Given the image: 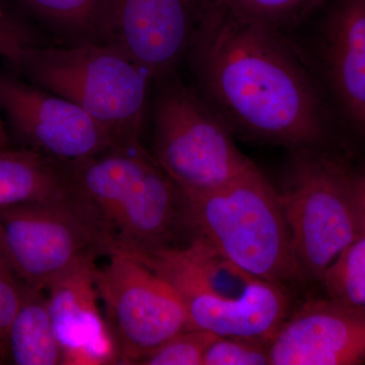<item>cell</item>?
<instances>
[{
  "mask_svg": "<svg viewBox=\"0 0 365 365\" xmlns=\"http://www.w3.org/2000/svg\"><path fill=\"white\" fill-rule=\"evenodd\" d=\"M245 20L280 31L307 16L322 0H212Z\"/></svg>",
  "mask_w": 365,
  "mask_h": 365,
  "instance_id": "d6986e66",
  "label": "cell"
},
{
  "mask_svg": "<svg viewBox=\"0 0 365 365\" xmlns=\"http://www.w3.org/2000/svg\"><path fill=\"white\" fill-rule=\"evenodd\" d=\"M131 255L176 290L188 329L270 342L288 316L285 287L247 272L199 240Z\"/></svg>",
  "mask_w": 365,
  "mask_h": 365,
  "instance_id": "7a4b0ae2",
  "label": "cell"
},
{
  "mask_svg": "<svg viewBox=\"0 0 365 365\" xmlns=\"http://www.w3.org/2000/svg\"><path fill=\"white\" fill-rule=\"evenodd\" d=\"M21 13L67 45L105 43L113 0H14Z\"/></svg>",
  "mask_w": 365,
  "mask_h": 365,
  "instance_id": "e0dca14e",
  "label": "cell"
},
{
  "mask_svg": "<svg viewBox=\"0 0 365 365\" xmlns=\"http://www.w3.org/2000/svg\"><path fill=\"white\" fill-rule=\"evenodd\" d=\"M96 261L97 257L79 262L46 288L66 365L119 364L116 343L98 304Z\"/></svg>",
  "mask_w": 365,
  "mask_h": 365,
  "instance_id": "7c38bea8",
  "label": "cell"
},
{
  "mask_svg": "<svg viewBox=\"0 0 365 365\" xmlns=\"http://www.w3.org/2000/svg\"><path fill=\"white\" fill-rule=\"evenodd\" d=\"M0 364H6L4 357H2L1 353H0Z\"/></svg>",
  "mask_w": 365,
  "mask_h": 365,
  "instance_id": "484cf974",
  "label": "cell"
},
{
  "mask_svg": "<svg viewBox=\"0 0 365 365\" xmlns=\"http://www.w3.org/2000/svg\"><path fill=\"white\" fill-rule=\"evenodd\" d=\"M44 290L24 284L18 312L7 334V360L14 365L63 364L47 295Z\"/></svg>",
  "mask_w": 365,
  "mask_h": 365,
  "instance_id": "2e32d148",
  "label": "cell"
},
{
  "mask_svg": "<svg viewBox=\"0 0 365 365\" xmlns=\"http://www.w3.org/2000/svg\"><path fill=\"white\" fill-rule=\"evenodd\" d=\"M272 365H354L365 361V312L311 300L287 316L269 342Z\"/></svg>",
  "mask_w": 365,
  "mask_h": 365,
  "instance_id": "8fae6325",
  "label": "cell"
},
{
  "mask_svg": "<svg viewBox=\"0 0 365 365\" xmlns=\"http://www.w3.org/2000/svg\"><path fill=\"white\" fill-rule=\"evenodd\" d=\"M0 146H7V134L1 117H0Z\"/></svg>",
  "mask_w": 365,
  "mask_h": 365,
  "instance_id": "d4e9b609",
  "label": "cell"
},
{
  "mask_svg": "<svg viewBox=\"0 0 365 365\" xmlns=\"http://www.w3.org/2000/svg\"><path fill=\"white\" fill-rule=\"evenodd\" d=\"M355 199H356L357 212H359L360 234L365 235V170L354 174Z\"/></svg>",
  "mask_w": 365,
  "mask_h": 365,
  "instance_id": "cb8c5ba5",
  "label": "cell"
},
{
  "mask_svg": "<svg viewBox=\"0 0 365 365\" xmlns=\"http://www.w3.org/2000/svg\"><path fill=\"white\" fill-rule=\"evenodd\" d=\"M0 113L23 148L61 163L117 146L110 134L71 101L0 73Z\"/></svg>",
  "mask_w": 365,
  "mask_h": 365,
  "instance_id": "9c48e42d",
  "label": "cell"
},
{
  "mask_svg": "<svg viewBox=\"0 0 365 365\" xmlns=\"http://www.w3.org/2000/svg\"><path fill=\"white\" fill-rule=\"evenodd\" d=\"M182 194V227L247 272L285 285L302 279L279 193L255 163L206 191Z\"/></svg>",
  "mask_w": 365,
  "mask_h": 365,
  "instance_id": "3957f363",
  "label": "cell"
},
{
  "mask_svg": "<svg viewBox=\"0 0 365 365\" xmlns=\"http://www.w3.org/2000/svg\"><path fill=\"white\" fill-rule=\"evenodd\" d=\"M43 45L37 29L21 11L0 1V59L16 68L26 50Z\"/></svg>",
  "mask_w": 365,
  "mask_h": 365,
  "instance_id": "44dd1931",
  "label": "cell"
},
{
  "mask_svg": "<svg viewBox=\"0 0 365 365\" xmlns=\"http://www.w3.org/2000/svg\"><path fill=\"white\" fill-rule=\"evenodd\" d=\"M155 83L153 158L178 188L206 191L248 169L253 162L237 148L232 129L199 91L174 74Z\"/></svg>",
  "mask_w": 365,
  "mask_h": 365,
  "instance_id": "5b68a950",
  "label": "cell"
},
{
  "mask_svg": "<svg viewBox=\"0 0 365 365\" xmlns=\"http://www.w3.org/2000/svg\"><path fill=\"white\" fill-rule=\"evenodd\" d=\"M270 365L267 341L217 336L209 345L203 365Z\"/></svg>",
  "mask_w": 365,
  "mask_h": 365,
  "instance_id": "7402d4cb",
  "label": "cell"
},
{
  "mask_svg": "<svg viewBox=\"0 0 365 365\" xmlns=\"http://www.w3.org/2000/svg\"><path fill=\"white\" fill-rule=\"evenodd\" d=\"M207 0H113L106 42L155 81L174 74L189 54Z\"/></svg>",
  "mask_w": 365,
  "mask_h": 365,
  "instance_id": "30bf717a",
  "label": "cell"
},
{
  "mask_svg": "<svg viewBox=\"0 0 365 365\" xmlns=\"http://www.w3.org/2000/svg\"><path fill=\"white\" fill-rule=\"evenodd\" d=\"M109 251L102 223L71 186L46 200L0 207V253L30 287L45 290L79 262Z\"/></svg>",
  "mask_w": 365,
  "mask_h": 365,
  "instance_id": "8992f818",
  "label": "cell"
},
{
  "mask_svg": "<svg viewBox=\"0 0 365 365\" xmlns=\"http://www.w3.org/2000/svg\"><path fill=\"white\" fill-rule=\"evenodd\" d=\"M181 227V190L155 158L118 212L110 252L138 254L170 247Z\"/></svg>",
  "mask_w": 365,
  "mask_h": 365,
  "instance_id": "4fadbf2b",
  "label": "cell"
},
{
  "mask_svg": "<svg viewBox=\"0 0 365 365\" xmlns=\"http://www.w3.org/2000/svg\"><path fill=\"white\" fill-rule=\"evenodd\" d=\"M14 69L32 85L78 106L117 146L140 144L155 79L114 45L37 46L24 53Z\"/></svg>",
  "mask_w": 365,
  "mask_h": 365,
  "instance_id": "277c9868",
  "label": "cell"
},
{
  "mask_svg": "<svg viewBox=\"0 0 365 365\" xmlns=\"http://www.w3.org/2000/svg\"><path fill=\"white\" fill-rule=\"evenodd\" d=\"M217 336L206 331L187 329L173 336L139 364L143 365H203L209 345Z\"/></svg>",
  "mask_w": 365,
  "mask_h": 365,
  "instance_id": "ffe728a7",
  "label": "cell"
},
{
  "mask_svg": "<svg viewBox=\"0 0 365 365\" xmlns=\"http://www.w3.org/2000/svg\"><path fill=\"white\" fill-rule=\"evenodd\" d=\"M325 43L327 68L336 93L365 130V0H336Z\"/></svg>",
  "mask_w": 365,
  "mask_h": 365,
  "instance_id": "5bb4252c",
  "label": "cell"
},
{
  "mask_svg": "<svg viewBox=\"0 0 365 365\" xmlns=\"http://www.w3.org/2000/svg\"><path fill=\"white\" fill-rule=\"evenodd\" d=\"M96 270V284L119 364H139L158 346L188 329L176 290L133 255L111 251Z\"/></svg>",
  "mask_w": 365,
  "mask_h": 365,
  "instance_id": "ba28073f",
  "label": "cell"
},
{
  "mask_svg": "<svg viewBox=\"0 0 365 365\" xmlns=\"http://www.w3.org/2000/svg\"><path fill=\"white\" fill-rule=\"evenodd\" d=\"M68 188L66 163L29 148L0 146V207L46 200Z\"/></svg>",
  "mask_w": 365,
  "mask_h": 365,
  "instance_id": "9a60e30c",
  "label": "cell"
},
{
  "mask_svg": "<svg viewBox=\"0 0 365 365\" xmlns=\"http://www.w3.org/2000/svg\"><path fill=\"white\" fill-rule=\"evenodd\" d=\"M354 174L311 148H299L279 193L304 277L321 280L360 235Z\"/></svg>",
  "mask_w": 365,
  "mask_h": 365,
  "instance_id": "52a82bcc",
  "label": "cell"
},
{
  "mask_svg": "<svg viewBox=\"0 0 365 365\" xmlns=\"http://www.w3.org/2000/svg\"><path fill=\"white\" fill-rule=\"evenodd\" d=\"M188 55L201 95L232 132L294 148L325 135L316 86L280 31L207 0Z\"/></svg>",
  "mask_w": 365,
  "mask_h": 365,
  "instance_id": "6da1fadb",
  "label": "cell"
},
{
  "mask_svg": "<svg viewBox=\"0 0 365 365\" xmlns=\"http://www.w3.org/2000/svg\"><path fill=\"white\" fill-rule=\"evenodd\" d=\"M24 284L0 253V353L6 364H9L7 334L21 304Z\"/></svg>",
  "mask_w": 365,
  "mask_h": 365,
  "instance_id": "603a6c76",
  "label": "cell"
},
{
  "mask_svg": "<svg viewBox=\"0 0 365 365\" xmlns=\"http://www.w3.org/2000/svg\"><path fill=\"white\" fill-rule=\"evenodd\" d=\"M321 280L334 302L365 312L364 234H360L341 252Z\"/></svg>",
  "mask_w": 365,
  "mask_h": 365,
  "instance_id": "ac0fdd59",
  "label": "cell"
}]
</instances>
